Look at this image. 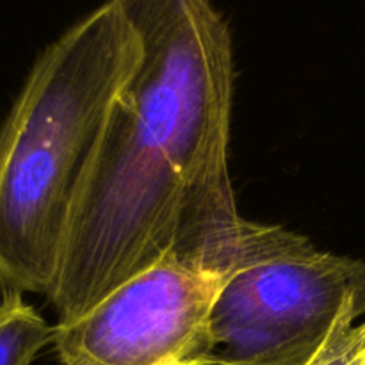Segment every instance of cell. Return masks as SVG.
Instances as JSON below:
<instances>
[{"mask_svg": "<svg viewBox=\"0 0 365 365\" xmlns=\"http://www.w3.org/2000/svg\"><path fill=\"white\" fill-rule=\"evenodd\" d=\"M143 56L71 207L48 298L73 321L160 260L221 271L245 217L228 170L234 50L205 0H123Z\"/></svg>", "mask_w": 365, "mask_h": 365, "instance_id": "1", "label": "cell"}, {"mask_svg": "<svg viewBox=\"0 0 365 365\" xmlns=\"http://www.w3.org/2000/svg\"><path fill=\"white\" fill-rule=\"evenodd\" d=\"M143 56L123 0L50 43L0 128V291L53 287L71 207Z\"/></svg>", "mask_w": 365, "mask_h": 365, "instance_id": "2", "label": "cell"}, {"mask_svg": "<svg viewBox=\"0 0 365 365\" xmlns=\"http://www.w3.org/2000/svg\"><path fill=\"white\" fill-rule=\"evenodd\" d=\"M364 314L365 262L242 220L220 271L205 365H305Z\"/></svg>", "mask_w": 365, "mask_h": 365, "instance_id": "3", "label": "cell"}, {"mask_svg": "<svg viewBox=\"0 0 365 365\" xmlns=\"http://www.w3.org/2000/svg\"><path fill=\"white\" fill-rule=\"evenodd\" d=\"M220 271L160 260L53 327L61 365H205Z\"/></svg>", "mask_w": 365, "mask_h": 365, "instance_id": "4", "label": "cell"}, {"mask_svg": "<svg viewBox=\"0 0 365 365\" xmlns=\"http://www.w3.org/2000/svg\"><path fill=\"white\" fill-rule=\"evenodd\" d=\"M53 342L50 327L16 291H0V365H31Z\"/></svg>", "mask_w": 365, "mask_h": 365, "instance_id": "5", "label": "cell"}, {"mask_svg": "<svg viewBox=\"0 0 365 365\" xmlns=\"http://www.w3.org/2000/svg\"><path fill=\"white\" fill-rule=\"evenodd\" d=\"M365 355V321L348 319L337 327L323 348L305 365H362Z\"/></svg>", "mask_w": 365, "mask_h": 365, "instance_id": "6", "label": "cell"}, {"mask_svg": "<svg viewBox=\"0 0 365 365\" xmlns=\"http://www.w3.org/2000/svg\"><path fill=\"white\" fill-rule=\"evenodd\" d=\"M362 365H365V355H364V360H362Z\"/></svg>", "mask_w": 365, "mask_h": 365, "instance_id": "7", "label": "cell"}]
</instances>
